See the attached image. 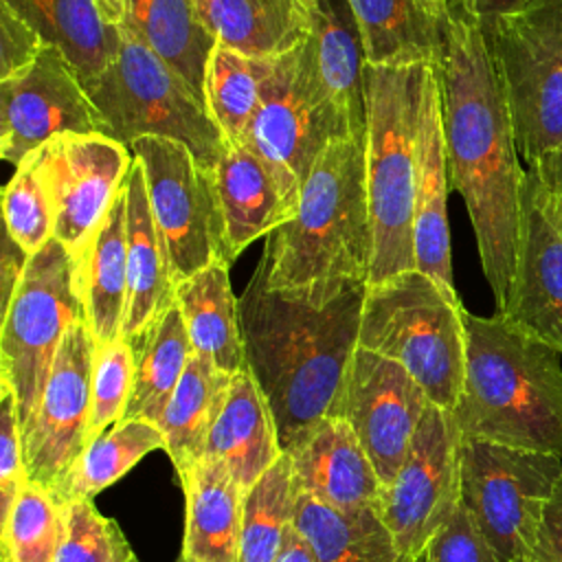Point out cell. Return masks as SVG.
Returning a JSON list of instances; mask_svg holds the SVG:
<instances>
[{"label":"cell","instance_id":"obj_1","mask_svg":"<svg viewBox=\"0 0 562 562\" xmlns=\"http://www.w3.org/2000/svg\"><path fill=\"white\" fill-rule=\"evenodd\" d=\"M450 189L468 209L496 312L509 296L516 263L525 171L505 94L476 20L448 11L446 44L435 66Z\"/></svg>","mask_w":562,"mask_h":562},{"label":"cell","instance_id":"obj_2","mask_svg":"<svg viewBox=\"0 0 562 562\" xmlns=\"http://www.w3.org/2000/svg\"><path fill=\"white\" fill-rule=\"evenodd\" d=\"M364 294L367 283H353L314 303L268 288L257 266L239 296L246 369L270 406L283 452L340 417Z\"/></svg>","mask_w":562,"mask_h":562},{"label":"cell","instance_id":"obj_3","mask_svg":"<svg viewBox=\"0 0 562 562\" xmlns=\"http://www.w3.org/2000/svg\"><path fill=\"white\" fill-rule=\"evenodd\" d=\"M371 255L364 140L347 136L318 156L294 215L266 237L257 266L268 288L327 303L353 283L369 285Z\"/></svg>","mask_w":562,"mask_h":562},{"label":"cell","instance_id":"obj_4","mask_svg":"<svg viewBox=\"0 0 562 562\" xmlns=\"http://www.w3.org/2000/svg\"><path fill=\"white\" fill-rule=\"evenodd\" d=\"M465 378L450 411L461 439L562 457V356L503 314L463 307Z\"/></svg>","mask_w":562,"mask_h":562},{"label":"cell","instance_id":"obj_5","mask_svg":"<svg viewBox=\"0 0 562 562\" xmlns=\"http://www.w3.org/2000/svg\"><path fill=\"white\" fill-rule=\"evenodd\" d=\"M426 70L428 66L364 64V173L373 233L369 285L417 270V138Z\"/></svg>","mask_w":562,"mask_h":562},{"label":"cell","instance_id":"obj_6","mask_svg":"<svg viewBox=\"0 0 562 562\" xmlns=\"http://www.w3.org/2000/svg\"><path fill=\"white\" fill-rule=\"evenodd\" d=\"M358 347L402 364L446 411L465 378V325L459 296L419 270L367 285Z\"/></svg>","mask_w":562,"mask_h":562},{"label":"cell","instance_id":"obj_7","mask_svg":"<svg viewBox=\"0 0 562 562\" xmlns=\"http://www.w3.org/2000/svg\"><path fill=\"white\" fill-rule=\"evenodd\" d=\"M99 116V132L130 147L140 136L182 143L213 171L226 143L204 99L151 48L121 26L112 64L86 86Z\"/></svg>","mask_w":562,"mask_h":562},{"label":"cell","instance_id":"obj_8","mask_svg":"<svg viewBox=\"0 0 562 562\" xmlns=\"http://www.w3.org/2000/svg\"><path fill=\"white\" fill-rule=\"evenodd\" d=\"M347 136H356L351 121L323 83L310 33L272 59L244 145L270 167L294 215L314 162L329 143Z\"/></svg>","mask_w":562,"mask_h":562},{"label":"cell","instance_id":"obj_9","mask_svg":"<svg viewBox=\"0 0 562 562\" xmlns=\"http://www.w3.org/2000/svg\"><path fill=\"white\" fill-rule=\"evenodd\" d=\"M81 318L83 307L75 283V261L53 237L40 252L29 257L2 312L0 393L13 397L22 437L40 408L64 336Z\"/></svg>","mask_w":562,"mask_h":562},{"label":"cell","instance_id":"obj_10","mask_svg":"<svg viewBox=\"0 0 562 562\" xmlns=\"http://www.w3.org/2000/svg\"><path fill=\"white\" fill-rule=\"evenodd\" d=\"M481 29L518 154L531 167L562 147V0H538Z\"/></svg>","mask_w":562,"mask_h":562},{"label":"cell","instance_id":"obj_11","mask_svg":"<svg viewBox=\"0 0 562 562\" xmlns=\"http://www.w3.org/2000/svg\"><path fill=\"white\" fill-rule=\"evenodd\" d=\"M562 457L461 439V503L501 562L533 555Z\"/></svg>","mask_w":562,"mask_h":562},{"label":"cell","instance_id":"obj_12","mask_svg":"<svg viewBox=\"0 0 562 562\" xmlns=\"http://www.w3.org/2000/svg\"><path fill=\"white\" fill-rule=\"evenodd\" d=\"M140 162L151 215L165 239L176 283L213 261L231 266L213 171L178 140L140 136L130 145Z\"/></svg>","mask_w":562,"mask_h":562},{"label":"cell","instance_id":"obj_13","mask_svg":"<svg viewBox=\"0 0 562 562\" xmlns=\"http://www.w3.org/2000/svg\"><path fill=\"white\" fill-rule=\"evenodd\" d=\"M461 503V435L450 411L430 404L413 448L384 485L380 516L397 549L419 558Z\"/></svg>","mask_w":562,"mask_h":562},{"label":"cell","instance_id":"obj_14","mask_svg":"<svg viewBox=\"0 0 562 562\" xmlns=\"http://www.w3.org/2000/svg\"><path fill=\"white\" fill-rule=\"evenodd\" d=\"M33 156L55 213L53 237L77 259L121 195L134 156L99 132L57 136Z\"/></svg>","mask_w":562,"mask_h":562},{"label":"cell","instance_id":"obj_15","mask_svg":"<svg viewBox=\"0 0 562 562\" xmlns=\"http://www.w3.org/2000/svg\"><path fill=\"white\" fill-rule=\"evenodd\" d=\"M92 132H99L97 110L57 46L44 44L26 68L0 79V154L7 162L18 167L57 136Z\"/></svg>","mask_w":562,"mask_h":562},{"label":"cell","instance_id":"obj_16","mask_svg":"<svg viewBox=\"0 0 562 562\" xmlns=\"http://www.w3.org/2000/svg\"><path fill=\"white\" fill-rule=\"evenodd\" d=\"M94 353L97 342L86 321L72 323L53 360L40 408L22 437L26 476L50 494L90 443Z\"/></svg>","mask_w":562,"mask_h":562},{"label":"cell","instance_id":"obj_17","mask_svg":"<svg viewBox=\"0 0 562 562\" xmlns=\"http://www.w3.org/2000/svg\"><path fill=\"white\" fill-rule=\"evenodd\" d=\"M432 402L397 362L358 347L345 384L340 417L353 428L382 485L406 461L419 422Z\"/></svg>","mask_w":562,"mask_h":562},{"label":"cell","instance_id":"obj_18","mask_svg":"<svg viewBox=\"0 0 562 562\" xmlns=\"http://www.w3.org/2000/svg\"><path fill=\"white\" fill-rule=\"evenodd\" d=\"M498 314L562 356V206L533 169L522 178L514 277Z\"/></svg>","mask_w":562,"mask_h":562},{"label":"cell","instance_id":"obj_19","mask_svg":"<svg viewBox=\"0 0 562 562\" xmlns=\"http://www.w3.org/2000/svg\"><path fill=\"white\" fill-rule=\"evenodd\" d=\"M127 307L123 338L136 351L176 303V279L165 239L151 215L145 173L134 158L125 178Z\"/></svg>","mask_w":562,"mask_h":562},{"label":"cell","instance_id":"obj_20","mask_svg":"<svg viewBox=\"0 0 562 562\" xmlns=\"http://www.w3.org/2000/svg\"><path fill=\"white\" fill-rule=\"evenodd\" d=\"M292 476L299 494L345 514L380 512L382 481L353 428L342 419H327L290 450Z\"/></svg>","mask_w":562,"mask_h":562},{"label":"cell","instance_id":"obj_21","mask_svg":"<svg viewBox=\"0 0 562 562\" xmlns=\"http://www.w3.org/2000/svg\"><path fill=\"white\" fill-rule=\"evenodd\" d=\"M448 158L441 116V92L435 66L426 70L422 123L417 138L415 189V263L450 296H459L452 279V250L448 228Z\"/></svg>","mask_w":562,"mask_h":562},{"label":"cell","instance_id":"obj_22","mask_svg":"<svg viewBox=\"0 0 562 562\" xmlns=\"http://www.w3.org/2000/svg\"><path fill=\"white\" fill-rule=\"evenodd\" d=\"M231 263L257 239L292 217L270 167L246 145L226 147L213 169Z\"/></svg>","mask_w":562,"mask_h":562},{"label":"cell","instance_id":"obj_23","mask_svg":"<svg viewBox=\"0 0 562 562\" xmlns=\"http://www.w3.org/2000/svg\"><path fill=\"white\" fill-rule=\"evenodd\" d=\"M369 66H437L448 13L428 0H347Z\"/></svg>","mask_w":562,"mask_h":562},{"label":"cell","instance_id":"obj_24","mask_svg":"<svg viewBox=\"0 0 562 562\" xmlns=\"http://www.w3.org/2000/svg\"><path fill=\"white\" fill-rule=\"evenodd\" d=\"M75 261V283L97 347L123 338L127 307L125 187Z\"/></svg>","mask_w":562,"mask_h":562},{"label":"cell","instance_id":"obj_25","mask_svg":"<svg viewBox=\"0 0 562 562\" xmlns=\"http://www.w3.org/2000/svg\"><path fill=\"white\" fill-rule=\"evenodd\" d=\"M178 476L187 503L182 555L193 562H237L246 492L213 457Z\"/></svg>","mask_w":562,"mask_h":562},{"label":"cell","instance_id":"obj_26","mask_svg":"<svg viewBox=\"0 0 562 562\" xmlns=\"http://www.w3.org/2000/svg\"><path fill=\"white\" fill-rule=\"evenodd\" d=\"M283 454L270 406L248 369L231 378L204 457L220 459L244 492Z\"/></svg>","mask_w":562,"mask_h":562},{"label":"cell","instance_id":"obj_27","mask_svg":"<svg viewBox=\"0 0 562 562\" xmlns=\"http://www.w3.org/2000/svg\"><path fill=\"white\" fill-rule=\"evenodd\" d=\"M215 44L255 59H274L312 33V9L301 0H195Z\"/></svg>","mask_w":562,"mask_h":562},{"label":"cell","instance_id":"obj_28","mask_svg":"<svg viewBox=\"0 0 562 562\" xmlns=\"http://www.w3.org/2000/svg\"><path fill=\"white\" fill-rule=\"evenodd\" d=\"M226 261H213L193 277L176 283V305L182 314L193 353L217 371L235 375L246 369L239 299L233 294Z\"/></svg>","mask_w":562,"mask_h":562},{"label":"cell","instance_id":"obj_29","mask_svg":"<svg viewBox=\"0 0 562 562\" xmlns=\"http://www.w3.org/2000/svg\"><path fill=\"white\" fill-rule=\"evenodd\" d=\"M26 20L46 44L57 46L83 88L116 57L121 24H110L97 0H0Z\"/></svg>","mask_w":562,"mask_h":562},{"label":"cell","instance_id":"obj_30","mask_svg":"<svg viewBox=\"0 0 562 562\" xmlns=\"http://www.w3.org/2000/svg\"><path fill=\"white\" fill-rule=\"evenodd\" d=\"M121 26L151 48L204 99V72L215 40L204 29L195 0H127Z\"/></svg>","mask_w":562,"mask_h":562},{"label":"cell","instance_id":"obj_31","mask_svg":"<svg viewBox=\"0 0 562 562\" xmlns=\"http://www.w3.org/2000/svg\"><path fill=\"white\" fill-rule=\"evenodd\" d=\"M312 35L325 88L351 121L358 138L367 136L364 50L347 0H323L312 7Z\"/></svg>","mask_w":562,"mask_h":562},{"label":"cell","instance_id":"obj_32","mask_svg":"<svg viewBox=\"0 0 562 562\" xmlns=\"http://www.w3.org/2000/svg\"><path fill=\"white\" fill-rule=\"evenodd\" d=\"M231 378L193 353L158 422L176 474L204 459L211 428L228 395Z\"/></svg>","mask_w":562,"mask_h":562},{"label":"cell","instance_id":"obj_33","mask_svg":"<svg viewBox=\"0 0 562 562\" xmlns=\"http://www.w3.org/2000/svg\"><path fill=\"white\" fill-rule=\"evenodd\" d=\"M294 527L316 562H415L397 549L378 509L345 514L299 494Z\"/></svg>","mask_w":562,"mask_h":562},{"label":"cell","instance_id":"obj_34","mask_svg":"<svg viewBox=\"0 0 562 562\" xmlns=\"http://www.w3.org/2000/svg\"><path fill=\"white\" fill-rule=\"evenodd\" d=\"M156 448H165V435L158 424L121 419L83 448L53 496L61 505L81 498L92 501Z\"/></svg>","mask_w":562,"mask_h":562},{"label":"cell","instance_id":"obj_35","mask_svg":"<svg viewBox=\"0 0 562 562\" xmlns=\"http://www.w3.org/2000/svg\"><path fill=\"white\" fill-rule=\"evenodd\" d=\"M134 353V389L123 419H147L158 424L189 358L193 356L191 340L176 303Z\"/></svg>","mask_w":562,"mask_h":562},{"label":"cell","instance_id":"obj_36","mask_svg":"<svg viewBox=\"0 0 562 562\" xmlns=\"http://www.w3.org/2000/svg\"><path fill=\"white\" fill-rule=\"evenodd\" d=\"M270 64L215 44L204 72V103L226 147L244 145Z\"/></svg>","mask_w":562,"mask_h":562},{"label":"cell","instance_id":"obj_37","mask_svg":"<svg viewBox=\"0 0 562 562\" xmlns=\"http://www.w3.org/2000/svg\"><path fill=\"white\" fill-rule=\"evenodd\" d=\"M296 498L292 457L283 452L244 496L237 562H274L294 525Z\"/></svg>","mask_w":562,"mask_h":562},{"label":"cell","instance_id":"obj_38","mask_svg":"<svg viewBox=\"0 0 562 562\" xmlns=\"http://www.w3.org/2000/svg\"><path fill=\"white\" fill-rule=\"evenodd\" d=\"M64 529V505L46 487L29 481L2 516V562H55Z\"/></svg>","mask_w":562,"mask_h":562},{"label":"cell","instance_id":"obj_39","mask_svg":"<svg viewBox=\"0 0 562 562\" xmlns=\"http://www.w3.org/2000/svg\"><path fill=\"white\" fill-rule=\"evenodd\" d=\"M2 213L7 233L29 257L53 239L55 213L33 154L15 167L13 178L4 187Z\"/></svg>","mask_w":562,"mask_h":562},{"label":"cell","instance_id":"obj_40","mask_svg":"<svg viewBox=\"0 0 562 562\" xmlns=\"http://www.w3.org/2000/svg\"><path fill=\"white\" fill-rule=\"evenodd\" d=\"M64 540L55 562H130L134 551L121 527L101 516L92 501L64 505Z\"/></svg>","mask_w":562,"mask_h":562},{"label":"cell","instance_id":"obj_41","mask_svg":"<svg viewBox=\"0 0 562 562\" xmlns=\"http://www.w3.org/2000/svg\"><path fill=\"white\" fill-rule=\"evenodd\" d=\"M136 373V353L125 338L97 347L90 402V441L123 419Z\"/></svg>","mask_w":562,"mask_h":562},{"label":"cell","instance_id":"obj_42","mask_svg":"<svg viewBox=\"0 0 562 562\" xmlns=\"http://www.w3.org/2000/svg\"><path fill=\"white\" fill-rule=\"evenodd\" d=\"M424 553L428 562H501L463 503L432 536Z\"/></svg>","mask_w":562,"mask_h":562},{"label":"cell","instance_id":"obj_43","mask_svg":"<svg viewBox=\"0 0 562 562\" xmlns=\"http://www.w3.org/2000/svg\"><path fill=\"white\" fill-rule=\"evenodd\" d=\"M0 518L11 509L22 487L29 483L26 465H24V441L18 422V413L13 406V397L9 393H0Z\"/></svg>","mask_w":562,"mask_h":562},{"label":"cell","instance_id":"obj_44","mask_svg":"<svg viewBox=\"0 0 562 562\" xmlns=\"http://www.w3.org/2000/svg\"><path fill=\"white\" fill-rule=\"evenodd\" d=\"M42 35L0 2V79L26 68L44 48Z\"/></svg>","mask_w":562,"mask_h":562},{"label":"cell","instance_id":"obj_45","mask_svg":"<svg viewBox=\"0 0 562 562\" xmlns=\"http://www.w3.org/2000/svg\"><path fill=\"white\" fill-rule=\"evenodd\" d=\"M531 560L562 562V476L547 503Z\"/></svg>","mask_w":562,"mask_h":562},{"label":"cell","instance_id":"obj_46","mask_svg":"<svg viewBox=\"0 0 562 562\" xmlns=\"http://www.w3.org/2000/svg\"><path fill=\"white\" fill-rule=\"evenodd\" d=\"M538 0H448V11L463 13L479 24H487L501 15L520 11Z\"/></svg>","mask_w":562,"mask_h":562},{"label":"cell","instance_id":"obj_47","mask_svg":"<svg viewBox=\"0 0 562 562\" xmlns=\"http://www.w3.org/2000/svg\"><path fill=\"white\" fill-rule=\"evenodd\" d=\"M29 263V255L11 239L9 233L2 237V252H0V296H2V312L11 301V294Z\"/></svg>","mask_w":562,"mask_h":562},{"label":"cell","instance_id":"obj_48","mask_svg":"<svg viewBox=\"0 0 562 562\" xmlns=\"http://www.w3.org/2000/svg\"><path fill=\"white\" fill-rule=\"evenodd\" d=\"M529 169H533L538 173V178L558 198V202L562 206V147L544 154Z\"/></svg>","mask_w":562,"mask_h":562},{"label":"cell","instance_id":"obj_49","mask_svg":"<svg viewBox=\"0 0 562 562\" xmlns=\"http://www.w3.org/2000/svg\"><path fill=\"white\" fill-rule=\"evenodd\" d=\"M274 562H316L307 538L292 525L285 533L281 551L277 553Z\"/></svg>","mask_w":562,"mask_h":562},{"label":"cell","instance_id":"obj_50","mask_svg":"<svg viewBox=\"0 0 562 562\" xmlns=\"http://www.w3.org/2000/svg\"><path fill=\"white\" fill-rule=\"evenodd\" d=\"M97 4L110 24H123L127 13V0H97Z\"/></svg>","mask_w":562,"mask_h":562},{"label":"cell","instance_id":"obj_51","mask_svg":"<svg viewBox=\"0 0 562 562\" xmlns=\"http://www.w3.org/2000/svg\"><path fill=\"white\" fill-rule=\"evenodd\" d=\"M430 7H435L439 13H448V0H428Z\"/></svg>","mask_w":562,"mask_h":562},{"label":"cell","instance_id":"obj_52","mask_svg":"<svg viewBox=\"0 0 562 562\" xmlns=\"http://www.w3.org/2000/svg\"><path fill=\"white\" fill-rule=\"evenodd\" d=\"M301 2H303V4H307V7L312 9V7H316V4H318V2H323V0H301Z\"/></svg>","mask_w":562,"mask_h":562},{"label":"cell","instance_id":"obj_53","mask_svg":"<svg viewBox=\"0 0 562 562\" xmlns=\"http://www.w3.org/2000/svg\"><path fill=\"white\" fill-rule=\"evenodd\" d=\"M415 562H428V560H426V553H422L419 558H415Z\"/></svg>","mask_w":562,"mask_h":562},{"label":"cell","instance_id":"obj_54","mask_svg":"<svg viewBox=\"0 0 562 562\" xmlns=\"http://www.w3.org/2000/svg\"><path fill=\"white\" fill-rule=\"evenodd\" d=\"M178 562H193V560H189V558H184V555H180V558H178Z\"/></svg>","mask_w":562,"mask_h":562},{"label":"cell","instance_id":"obj_55","mask_svg":"<svg viewBox=\"0 0 562 562\" xmlns=\"http://www.w3.org/2000/svg\"><path fill=\"white\" fill-rule=\"evenodd\" d=\"M130 562H138V560H136V555H134V558H132V560H130Z\"/></svg>","mask_w":562,"mask_h":562},{"label":"cell","instance_id":"obj_56","mask_svg":"<svg viewBox=\"0 0 562 562\" xmlns=\"http://www.w3.org/2000/svg\"><path fill=\"white\" fill-rule=\"evenodd\" d=\"M527 562H538V560H531V558H529V560H527Z\"/></svg>","mask_w":562,"mask_h":562}]
</instances>
